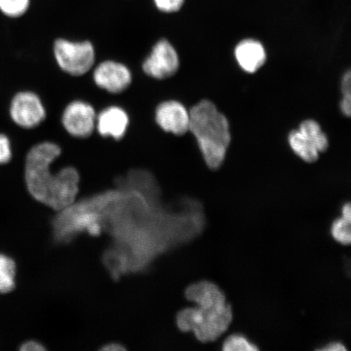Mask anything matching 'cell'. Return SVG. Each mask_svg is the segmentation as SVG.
<instances>
[{
	"label": "cell",
	"instance_id": "cell-1",
	"mask_svg": "<svg viewBox=\"0 0 351 351\" xmlns=\"http://www.w3.org/2000/svg\"><path fill=\"white\" fill-rule=\"evenodd\" d=\"M185 296L195 306L187 307L178 313L176 323L180 330L192 332L203 343L216 341L228 330L234 313L219 285L210 280H199L189 285Z\"/></svg>",
	"mask_w": 351,
	"mask_h": 351
},
{
	"label": "cell",
	"instance_id": "cell-2",
	"mask_svg": "<svg viewBox=\"0 0 351 351\" xmlns=\"http://www.w3.org/2000/svg\"><path fill=\"white\" fill-rule=\"evenodd\" d=\"M205 164L217 170L226 160L231 142L230 123L210 100L204 99L190 109V128Z\"/></svg>",
	"mask_w": 351,
	"mask_h": 351
},
{
	"label": "cell",
	"instance_id": "cell-3",
	"mask_svg": "<svg viewBox=\"0 0 351 351\" xmlns=\"http://www.w3.org/2000/svg\"><path fill=\"white\" fill-rule=\"evenodd\" d=\"M62 154V147L52 140L35 143L26 154L24 169L26 188L35 200L45 205L55 174L51 167Z\"/></svg>",
	"mask_w": 351,
	"mask_h": 351
},
{
	"label": "cell",
	"instance_id": "cell-4",
	"mask_svg": "<svg viewBox=\"0 0 351 351\" xmlns=\"http://www.w3.org/2000/svg\"><path fill=\"white\" fill-rule=\"evenodd\" d=\"M51 54L60 71L72 78L86 76L97 63V48L87 39L57 38L52 43Z\"/></svg>",
	"mask_w": 351,
	"mask_h": 351
},
{
	"label": "cell",
	"instance_id": "cell-5",
	"mask_svg": "<svg viewBox=\"0 0 351 351\" xmlns=\"http://www.w3.org/2000/svg\"><path fill=\"white\" fill-rule=\"evenodd\" d=\"M97 109L84 99H74L60 112V125L69 137L86 140L95 133Z\"/></svg>",
	"mask_w": 351,
	"mask_h": 351
},
{
	"label": "cell",
	"instance_id": "cell-6",
	"mask_svg": "<svg viewBox=\"0 0 351 351\" xmlns=\"http://www.w3.org/2000/svg\"><path fill=\"white\" fill-rule=\"evenodd\" d=\"M90 73L92 82L97 89L114 96L129 90L134 79L128 64L111 58L96 63Z\"/></svg>",
	"mask_w": 351,
	"mask_h": 351
},
{
	"label": "cell",
	"instance_id": "cell-7",
	"mask_svg": "<svg viewBox=\"0 0 351 351\" xmlns=\"http://www.w3.org/2000/svg\"><path fill=\"white\" fill-rule=\"evenodd\" d=\"M288 141L292 151L306 163H315L328 147L327 135L319 123L311 119L302 121L298 130L291 131Z\"/></svg>",
	"mask_w": 351,
	"mask_h": 351
},
{
	"label": "cell",
	"instance_id": "cell-8",
	"mask_svg": "<svg viewBox=\"0 0 351 351\" xmlns=\"http://www.w3.org/2000/svg\"><path fill=\"white\" fill-rule=\"evenodd\" d=\"M180 57L173 44L167 38L156 41L144 57L141 69L145 76L164 81L176 75L180 69Z\"/></svg>",
	"mask_w": 351,
	"mask_h": 351
},
{
	"label": "cell",
	"instance_id": "cell-9",
	"mask_svg": "<svg viewBox=\"0 0 351 351\" xmlns=\"http://www.w3.org/2000/svg\"><path fill=\"white\" fill-rule=\"evenodd\" d=\"M47 105L37 92L21 90L11 99L10 117L19 128L32 130L38 128L47 119Z\"/></svg>",
	"mask_w": 351,
	"mask_h": 351
},
{
	"label": "cell",
	"instance_id": "cell-10",
	"mask_svg": "<svg viewBox=\"0 0 351 351\" xmlns=\"http://www.w3.org/2000/svg\"><path fill=\"white\" fill-rule=\"evenodd\" d=\"M80 173L75 167L64 166L54 174L47 206L62 210L75 202L79 192Z\"/></svg>",
	"mask_w": 351,
	"mask_h": 351
},
{
	"label": "cell",
	"instance_id": "cell-11",
	"mask_svg": "<svg viewBox=\"0 0 351 351\" xmlns=\"http://www.w3.org/2000/svg\"><path fill=\"white\" fill-rule=\"evenodd\" d=\"M131 125L127 110L118 104H109L97 112L95 132L100 138L121 142L126 137Z\"/></svg>",
	"mask_w": 351,
	"mask_h": 351
},
{
	"label": "cell",
	"instance_id": "cell-12",
	"mask_svg": "<svg viewBox=\"0 0 351 351\" xmlns=\"http://www.w3.org/2000/svg\"><path fill=\"white\" fill-rule=\"evenodd\" d=\"M154 120L165 133L183 136L190 128V110L176 99H167L158 104L154 111Z\"/></svg>",
	"mask_w": 351,
	"mask_h": 351
},
{
	"label": "cell",
	"instance_id": "cell-13",
	"mask_svg": "<svg viewBox=\"0 0 351 351\" xmlns=\"http://www.w3.org/2000/svg\"><path fill=\"white\" fill-rule=\"evenodd\" d=\"M234 55L240 68L248 73L257 72L267 60L263 44L252 38L241 41L235 47Z\"/></svg>",
	"mask_w": 351,
	"mask_h": 351
},
{
	"label": "cell",
	"instance_id": "cell-14",
	"mask_svg": "<svg viewBox=\"0 0 351 351\" xmlns=\"http://www.w3.org/2000/svg\"><path fill=\"white\" fill-rule=\"evenodd\" d=\"M16 265L12 258L0 253V293H10L16 287Z\"/></svg>",
	"mask_w": 351,
	"mask_h": 351
},
{
	"label": "cell",
	"instance_id": "cell-15",
	"mask_svg": "<svg viewBox=\"0 0 351 351\" xmlns=\"http://www.w3.org/2000/svg\"><path fill=\"white\" fill-rule=\"evenodd\" d=\"M258 349L256 344L241 333H234L227 337L222 344L223 351H256Z\"/></svg>",
	"mask_w": 351,
	"mask_h": 351
},
{
	"label": "cell",
	"instance_id": "cell-16",
	"mask_svg": "<svg viewBox=\"0 0 351 351\" xmlns=\"http://www.w3.org/2000/svg\"><path fill=\"white\" fill-rule=\"evenodd\" d=\"M331 235L337 243L348 245L351 241V221L339 217L333 221L331 226Z\"/></svg>",
	"mask_w": 351,
	"mask_h": 351
},
{
	"label": "cell",
	"instance_id": "cell-17",
	"mask_svg": "<svg viewBox=\"0 0 351 351\" xmlns=\"http://www.w3.org/2000/svg\"><path fill=\"white\" fill-rule=\"evenodd\" d=\"M30 0H0V11L11 19H19L25 14Z\"/></svg>",
	"mask_w": 351,
	"mask_h": 351
},
{
	"label": "cell",
	"instance_id": "cell-18",
	"mask_svg": "<svg viewBox=\"0 0 351 351\" xmlns=\"http://www.w3.org/2000/svg\"><path fill=\"white\" fill-rule=\"evenodd\" d=\"M351 73L350 70L344 73L341 79L342 99L340 103V108L343 115L348 117L351 114Z\"/></svg>",
	"mask_w": 351,
	"mask_h": 351
},
{
	"label": "cell",
	"instance_id": "cell-19",
	"mask_svg": "<svg viewBox=\"0 0 351 351\" xmlns=\"http://www.w3.org/2000/svg\"><path fill=\"white\" fill-rule=\"evenodd\" d=\"M12 147L10 138L0 133V165H7L12 159Z\"/></svg>",
	"mask_w": 351,
	"mask_h": 351
},
{
	"label": "cell",
	"instance_id": "cell-20",
	"mask_svg": "<svg viewBox=\"0 0 351 351\" xmlns=\"http://www.w3.org/2000/svg\"><path fill=\"white\" fill-rule=\"evenodd\" d=\"M158 10L164 13H175L182 10L185 0H153Z\"/></svg>",
	"mask_w": 351,
	"mask_h": 351
},
{
	"label": "cell",
	"instance_id": "cell-21",
	"mask_svg": "<svg viewBox=\"0 0 351 351\" xmlns=\"http://www.w3.org/2000/svg\"><path fill=\"white\" fill-rule=\"evenodd\" d=\"M20 350L21 351H44L47 348L40 342L32 340L24 342Z\"/></svg>",
	"mask_w": 351,
	"mask_h": 351
},
{
	"label": "cell",
	"instance_id": "cell-22",
	"mask_svg": "<svg viewBox=\"0 0 351 351\" xmlns=\"http://www.w3.org/2000/svg\"><path fill=\"white\" fill-rule=\"evenodd\" d=\"M322 351H346L348 348L341 341H330L327 344H324L322 348L318 349Z\"/></svg>",
	"mask_w": 351,
	"mask_h": 351
},
{
	"label": "cell",
	"instance_id": "cell-23",
	"mask_svg": "<svg viewBox=\"0 0 351 351\" xmlns=\"http://www.w3.org/2000/svg\"><path fill=\"white\" fill-rule=\"evenodd\" d=\"M100 350L104 351H123L126 350V348L124 346L120 343H117V342H112V343H109L103 346Z\"/></svg>",
	"mask_w": 351,
	"mask_h": 351
},
{
	"label": "cell",
	"instance_id": "cell-24",
	"mask_svg": "<svg viewBox=\"0 0 351 351\" xmlns=\"http://www.w3.org/2000/svg\"><path fill=\"white\" fill-rule=\"evenodd\" d=\"M341 213V217H343L346 219H349V221H351V207L349 202L342 205Z\"/></svg>",
	"mask_w": 351,
	"mask_h": 351
}]
</instances>
